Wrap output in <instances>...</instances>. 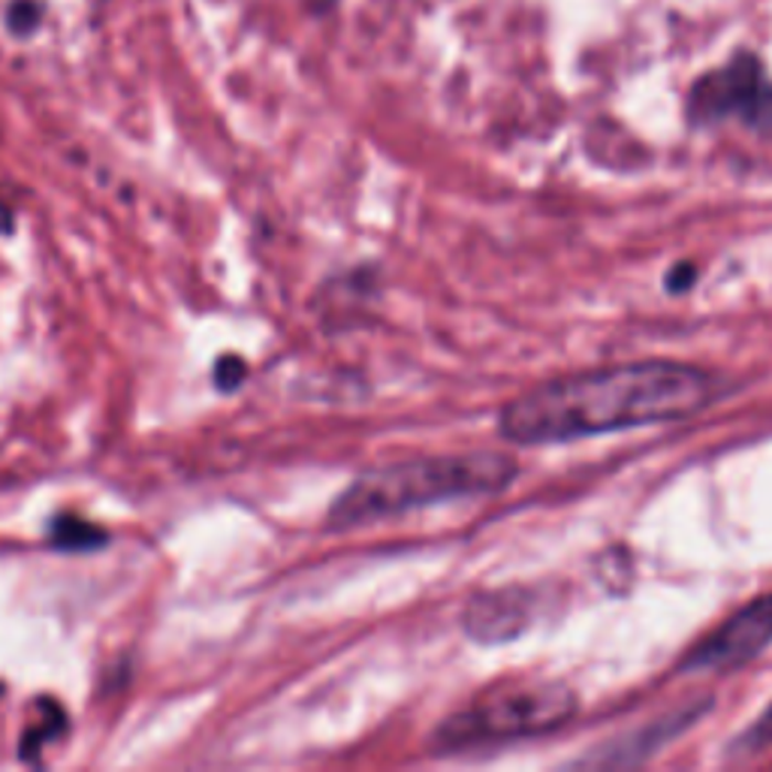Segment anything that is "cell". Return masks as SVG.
Segmentation results:
<instances>
[{"label": "cell", "instance_id": "obj_2", "mask_svg": "<svg viewBox=\"0 0 772 772\" xmlns=\"http://www.w3.org/2000/svg\"><path fill=\"white\" fill-rule=\"evenodd\" d=\"M516 478L507 455H435L375 468L341 492L330 511V528H356L389 516L432 507L443 501L501 492Z\"/></svg>", "mask_w": 772, "mask_h": 772}, {"label": "cell", "instance_id": "obj_10", "mask_svg": "<svg viewBox=\"0 0 772 772\" xmlns=\"http://www.w3.org/2000/svg\"><path fill=\"white\" fill-rule=\"evenodd\" d=\"M242 377H245V365H242L239 360H233V356H227L224 363H217V368H215L217 386H224V389H233V386L239 384Z\"/></svg>", "mask_w": 772, "mask_h": 772}, {"label": "cell", "instance_id": "obj_6", "mask_svg": "<svg viewBox=\"0 0 772 772\" xmlns=\"http://www.w3.org/2000/svg\"><path fill=\"white\" fill-rule=\"evenodd\" d=\"M528 613H532L528 591H489L478 601L468 603L462 625H465L468 636H474L478 643H507L513 636L523 634L528 625Z\"/></svg>", "mask_w": 772, "mask_h": 772}, {"label": "cell", "instance_id": "obj_4", "mask_svg": "<svg viewBox=\"0 0 772 772\" xmlns=\"http://www.w3.org/2000/svg\"><path fill=\"white\" fill-rule=\"evenodd\" d=\"M685 115L697 127L742 118L754 130H772V82L758 55L737 52L725 67L700 76L688 92Z\"/></svg>", "mask_w": 772, "mask_h": 772}, {"label": "cell", "instance_id": "obj_11", "mask_svg": "<svg viewBox=\"0 0 772 772\" xmlns=\"http://www.w3.org/2000/svg\"><path fill=\"white\" fill-rule=\"evenodd\" d=\"M694 278H697L694 262H679V266L667 275V287H671V293H682V290H688V287L694 285Z\"/></svg>", "mask_w": 772, "mask_h": 772}, {"label": "cell", "instance_id": "obj_3", "mask_svg": "<svg viewBox=\"0 0 772 772\" xmlns=\"http://www.w3.org/2000/svg\"><path fill=\"white\" fill-rule=\"evenodd\" d=\"M579 700L565 682H523L489 694L435 730V749L462 751L553 733L577 716Z\"/></svg>", "mask_w": 772, "mask_h": 772}, {"label": "cell", "instance_id": "obj_9", "mask_svg": "<svg viewBox=\"0 0 772 772\" xmlns=\"http://www.w3.org/2000/svg\"><path fill=\"white\" fill-rule=\"evenodd\" d=\"M43 19V3L36 0H15L10 7V28L15 34H31Z\"/></svg>", "mask_w": 772, "mask_h": 772}, {"label": "cell", "instance_id": "obj_5", "mask_svg": "<svg viewBox=\"0 0 772 772\" xmlns=\"http://www.w3.org/2000/svg\"><path fill=\"white\" fill-rule=\"evenodd\" d=\"M772 646V591L746 603L725 625L704 636L679 661L682 673H727L737 671Z\"/></svg>", "mask_w": 772, "mask_h": 772}, {"label": "cell", "instance_id": "obj_8", "mask_svg": "<svg viewBox=\"0 0 772 772\" xmlns=\"http://www.w3.org/2000/svg\"><path fill=\"white\" fill-rule=\"evenodd\" d=\"M770 746H772V704L766 706L761 716L754 718L749 727H746V733H739V737L733 739L730 751H733V754H761V751H766Z\"/></svg>", "mask_w": 772, "mask_h": 772}, {"label": "cell", "instance_id": "obj_1", "mask_svg": "<svg viewBox=\"0 0 772 772\" xmlns=\"http://www.w3.org/2000/svg\"><path fill=\"white\" fill-rule=\"evenodd\" d=\"M716 398V377L685 363H628L558 377L511 398L498 432L513 443H561L694 417Z\"/></svg>", "mask_w": 772, "mask_h": 772}, {"label": "cell", "instance_id": "obj_7", "mask_svg": "<svg viewBox=\"0 0 772 772\" xmlns=\"http://www.w3.org/2000/svg\"><path fill=\"white\" fill-rule=\"evenodd\" d=\"M52 537L64 549H92V546L106 540L103 528H97L92 523H82L79 516H57L55 525H52Z\"/></svg>", "mask_w": 772, "mask_h": 772}]
</instances>
